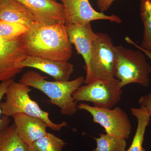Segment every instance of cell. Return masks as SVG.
I'll list each match as a JSON object with an SVG mask.
<instances>
[{
	"label": "cell",
	"mask_w": 151,
	"mask_h": 151,
	"mask_svg": "<svg viewBox=\"0 0 151 151\" xmlns=\"http://www.w3.org/2000/svg\"><path fill=\"white\" fill-rule=\"evenodd\" d=\"M21 65L36 68L52 76L55 81H69L74 70L73 65L68 61H59L27 55Z\"/></svg>",
	"instance_id": "12"
},
{
	"label": "cell",
	"mask_w": 151,
	"mask_h": 151,
	"mask_svg": "<svg viewBox=\"0 0 151 151\" xmlns=\"http://www.w3.org/2000/svg\"><path fill=\"white\" fill-rule=\"evenodd\" d=\"M78 110L87 111L92 116L95 124H100L106 134L128 139L132 132V125L127 113L119 107L105 109L90 106L85 103L77 105Z\"/></svg>",
	"instance_id": "7"
},
{
	"label": "cell",
	"mask_w": 151,
	"mask_h": 151,
	"mask_svg": "<svg viewBox=\"0 0 151 151\" xmlns=\"http://www.w3.org/2000/svg\"><path fill=\"white\" fill-rule=\"evenodd\" d=\"M65 141L47 132L45 136L28 145L29 151H62Z\"/></svg>",
	"instance_id": "17"
},
{
	"label": "cell",
	"mask_w": 151,
	"mask_h": 151,
	"mask_svg": "<svg viewBox=\"0 0 151 151\" xmlns=\"http://www.w3.org/2000/svg\"><path fill=\"white\" fill-rule=\"evenodd\" d=\"M14 81V79H11L0 83V131L9 127L10 123L9 117L5 116H2V113L1 108V101L5 95L6 91L9 85Z\"/></svg>",
	"instance_id": "21"
},
{
	"label": "cell",
	"mask_w": 151,
	"mask_h": 151,
	"mask_svg": "<svg viewBox=\"0 0 151 151\" xmlns=\"http://www.w3.org/2000/svg\"><path fill=\"white\" fill-rule=\"evenodd\" d=\"M31 13L37 22L51 25L65 21L64 7L54 0H16Z\"/></svg>",
	"instance_id": "11"
},
{
	"label": "cell",
	"mask_w": 151,
	"mask_h": 151,
	"mask_svg": "<svg viewBox=\"0 0 151 151\" xmlns=\"http://www.w3.org/2000/svg\"><path fill=\"white\" fill-rule=\"evenodd\" d=\"M12 117L18 135L28 146L47 134L48 125L42 119L24 113H17Z\"/></svg>",
	"instance_id": "13"
},
{
	"label": "cell",
	"mask_w": 151,
	"mask_h": 151,
	"mask_svg": "<svg viewBox=\"0 0 151 151\" xmlns=\"http://www.w3.org/2000/svg\"><path fill=\"white\" fill-rule=\"evenodd\" d=\"M65 27L70 42L74 45L78 54L84 58L86 73L84 84H89L93 80L90 61L92 46L97 34L92 30L90 23L84 25H68Z\"/></svg>",
	"instance_id": "10"
},
{
	"label": "cell",
	"mask_w": 151,
	"mask_h": 151,
	"mask_svg": "<svg viewBox=\"0 0 151 151\" xmlns=\"http://www.w3.org/2000/svg\"><path fill=\"white\" fill-rule=\"evenodd\" d=\"M64 7L65 25H84L97 20H106L121 23L122 19L115 15L109 16L97 12L92 8L89 0H63Z\"/></svg>",
	"instance_id": "9"
},
{
	"label": "cell",
	"mask_w": 151,
	"mask_h": 151,
	"mask_svg": "<svg viewBox=\"0 0 151 151\" xmlns=\"http://www.w3.org/2000/svg\"><path fill=\"white\" fill-rule=\"evenodd\" d=\"M99 137H94L97 147L93 151H126L127 144L126 139L100 134Z\"/></svg>",
	"instance_id": "18"
},
{
	"label": "cell",
	"mask_w": 151,
	"mask_h": 151,
	"mask_svg": "<svg viewBox=\"0 0 151 151\" xmlns=\"http://www.w3.org/2000/svg\"><path fill=\"white\" fill-rule=\"evenodd\" d=\"M140 16L144 32L141 47L151 51V0H141Z\"/></svg>",
	"instance_id": "19"
},
{
	"label": "cell",
	"mask_w": 151,
	"mask_h": 151,
	"mask_svg": "<svg viewBox=\"0 0 151 151\" xmlns=\"http://www.w3.org/2000/svg\"><path fill=\"white\" fill-rule=\"evenodd\" d=\"M54 1H56V0H54ZM60 1H63V0H60Z\"/></svg>",
	"instance_id": "25"
},
{
	"label": "cell",
	"mask_w": 151,
	"mask_h": 151,
	"mask_svg": "<svg viewBox=\"0 0 151 151\" xmlns=\"http://www.w3.org/2000/svg\"><path fill=\"white\" fill-rule=\"evenodd\" d=\"M92 46L90 69L93 80L115 78L118 57L115 46L110 36L96 33Z\"/></svg>",
	"instance_id": "6"
},
{
	"label": "cell",
	"mask_w": 151,
	"mask_h": 151,
	"mask_svg": "<svg viewBox=\"0 0 151 151\" xmlns=\"http://www.w3.org/2000/svg\"><path fill=\"white\" fill-rule=\"evenodd\" d=\"M29 28L24 25L0 20V36L7 39H13L21 36Z\"/></svg>",
	"instance_id": "20"
},
{
	"label": "cell",
	"mask_w": 151,
	"mask_h": 151,
	"mask_svg": "<svg viewBox=\"0 0 151 151\" xmlns=\"http://www.w3.org/2000/svg\"><path fill=\"white\" fill-rule=\"evenodd\" d=\"M31 89L24 83L13 81L9 85L4 102L1 103L3 116L12 117L17 113H24L29 116L42 119L46 122L48 128L56 132H60L63 128L67 127V123H53L49 118V113L42 110L37 103L29 96Z\"/></svg>",
	"instance_id": "3"
},
{
	"label": "cell",
	"mask_w": 151,
	"mask_h": 151,
	"mask_svg": "<svg viewBox=\"0 0 151 151\" xmlns=\"http://www.w3.org/2000/svg\"><path fill=\"white\" fill-rule=\"evenodd\" d=\"M138 103L140 107L145 108L147 112L151 116V92L147 95L142 96L139 99Z\"/></svg>",
	"instance_id": "22"
},
{
	"label": "cell",
	"mask_w": 151,
	"mask_h": 151,
	"mask_svg": "<svg viewBox=\"0 0 151 151\" xmlns=\"http://www.w3.org/2000/svg\"><path fill=\"white\" fill-rule=\"evenodd\" d=\"M22 36L13 39L0 36V82L13 79L24 67L21 63L27 56Z\"/></svg>",
	"instance_id": "8"
},
{
	"label": "cell",
	"mask_w": 151,
	"mask_h": 151,
	"mask_svg": "<svg viewBox=\"0 0 151 151\" xmlns=\"http://www.w3.org/2000/svg\"><path fill=\"white\" fill-rule=\"evenodd\" d=\"M115 1L116 0H97V7L101 12H103L108 10Z\"/></svg>",
	"instance_id": "23"
},
{
	"label": "cell",
	"mask_w": 151,
	"mask_h": 151,
	"mask_svg": "<svg viewBox=\"0 0 151 151\" xmlns=\"http://www.w3.org/2000/svg\"><path fill=\"white\" fill-rule=\"evenodd\" d=\"M22 37L28 55L59 61H68L72 56L65 21L48 26L35 23Z\"/></svg>",
	"instance_id": "1"
},
{
	"label": "cell",
	"mask_w": 151,
	"mask_h": 151,
	"mask_svg": "<svg viewBox=\"0 0 151 151\" xmlns=\"http://www.w3.org/2000/svg\"><path fill=\"white\" fill-rule=\"evenodd\" d=\"M46 78L35 71L28 70L19 81L43 92L48 97L50 104L59 108L62 115L71 116L75 114L78 109L72 94L84 83V77L79 76L68 81H48Z\"/></svg>",
	"instance_id": "2"
},
{
	"label": "cell",
	"mask_w": 151,
	"mask_h": 151,
	"mask_svg": "<svg viewBox=\"0 0 151 151\" xmlns=\"http://www.w3.org/2000/svg\"><path fill=\"white\" fill-rule=\"evenodd\" d=\"M0 20L20 24L29 28L37 22L31 13L16 0H0Z\"/></svg>",
	"instance_id": "14"
},
{
	"label": "cell",
	"mask_w": 151,
	"mask_h": 151,
	"mask_svg": "<svg viewBox=\"0 0 151 151\" xmlns=\"http://www.w3.org/2000/svg\"><path fill=\"white\" fill-rule=\"evenodd\" d=\"M125 40L127 42V43L133 45H134V46L136 47H137L138 49L143 52L145 53V54L146 55V56H147L151 60V51L142 48L140 46H139L135 42H134L129 37H127L125 38ZM150 73H151V67Z\"/></svg>",
	"instance_id": "24"
},
{
	"label": "cell",
	"mask_w": 151,
	"mask_h": 151,
	"mask_svg": "<svg viewBox=\"0 0 151 151\" xmlns=\"http://www.w3.org/2000/svg\"><path fill=\"white\" fill-rule=\"evenodd\" d=\"M131 112L137 120V127L132 144L126 151H146L143 147V143L146 128L150 121L151 116L145 108L143 107L131 108Z\"/></svg>",
	"instance_id": "15"
},
{
	"label": "cell",
	"mask_w": 151,
	"mask_h": 151,
	"mask_svg": "<svg viewBox=\"0 0 151 151\" xmlns=\"http://www.w3.org/2000/svg\"><path fill=\"white\" fill-rule=\"evenodd\" d=\"M0 151H29L28 146L19 137L14 124L0 131Z\"/></svg>",
	"instance_id": "16"
},
{
	"label": "cell",
	"mask_w": 151,
	"mask_h": 151,
	"mask_svg": "<svg viewBox=\"0 0 151 151\" xmlns=\"http://www.w3.org/2000/svg\"><path fill=\"white\" fill-rule=\"evenodd\" d=\"M119 83L116 78L94 79L80 86L73 92L72 97L77 103L90 102L97 108L112 109L120 102L123 93Z\"/></svg>",
	"instance_id": "5"
},
{
	"label": "cell",
	"mask_w": 151,
	"mask_h": 151,
	"mask_svg": "<svg viewBox=\"0 0 151 151\" xmlns=\"http://www.w3.org/2000/svg\"><path fill=\"white\" fill-rule=\"evenodd\" d=\"M117 57L115 78L119 81V88L132 83H137L143 86L149 85V74L151 66L145 56L140 50L115 46Z\"/></svg>",
	"instance_id": "4"
}]
</instances>
